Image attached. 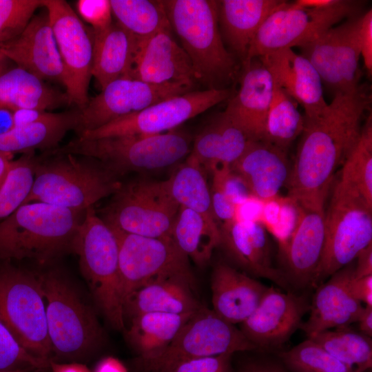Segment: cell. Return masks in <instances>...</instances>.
Returning a JSON list of instances; mask_svg holds the SVG:
<instances>
[{
    "mask_svg": "<svg viewBox=\"0 0 372 372\" xmlns=\"http://www.w3.org/2000/svg\"><path fill=\"white\" fill-rule=\"evenodd\" d=\"M340 178L372 205V119L362 127L359 139L344 162Z\"/></svg>",
    "mask_w": 372,
    "mask_h": 372,
    "instance_id": "obj_40",
    "label": "cell"
},
{
    "mask_svg": "<svg viewBox=\"0 0 372 372\" xmlns=\"http://www.w3.org/2000/svg\"><path fill=\"white\" fill-rule=\"evenodd\" d=\"M49 368L37 369H35V370L32 371V372H47V370Z\"/></svg>",
    "mask_w": 372,
    "mask_h": 372,
    "instance_id": "obj_59",
    "label": "cell"
},
{
    "mask_svg": "<svg viewBox=\"0 0 372 372\" xmlns=\"http://www.w3.org/2000/svg\"><path fill=\"white\" fill-rule=\"evenodd\" d=\"M324 247L313 286L351 264L372 244V205L340 178L324 212Z\"/></svg>",
    "mask_w": 372,
    "mask_h": 372,
    "instance_id": "obj_8",
    "label": "cell"
},
{
    "mask_svg": "<svg viewBox=\"0 0 372 372\" xmlns=\"http://www.w3.org/2000/svg\"><path fill=\"white\" fill-rule=\"evenodd\" d=\"M94 372H127V371L117 358L106 357L98 362Z\"/></svg>",
    "mask_w": 372,
    "mask_h": 372,
    "instance_id": "obj_52",
    "label": "cell"
},
{
    "mask_svg": "<svg viewBox=\"0 0 372 372\" xmlns=\"http://www.w3.org/2000/svg\"><path fill=\"white\" fill-rule=\"evenodd\" d=\"M192 90L178 84L154 85L129 76L121 77L90 98L86 106L80 111L81 121L76 135L96 130L158 102Z\"/></svg>",
    "mask_w": 372,
    "mask_h": 372,
    "instance_id": "obj_16",
    "label": "cell"
},
{
    "mask_svg": "<svg viewBox=\"0 0 372 372\" xmlns=\"http://www.w3.org/2000/svg\"><path fill=\"white\" fill-rule=\"evenodd\" d=\"M360 332L368 337L372 336V307L364 306L358 320Z\"/></svg>",
    "mask_w": 372,
    "mask_h": 372,
    "instance_id": "obj_54",
    "label": "cell"
},
{
    "mask_svg": "<svg viewBox=\"0 0 372 372\" xmlns=\"http://www.w3.org/2000/svg\"><path fill=\"white\" fill-rule=\"evenodd\" d=\"M353 296L364 306L372 307V275L353 278L351 282Z\"/></svg>",
    "mask_w": 372,
    "mask_h": 372,
    "instance_id": "obj_50",
    "label": "cell"
},
{
    "mask_svg": "<svg viewBox=\"0 0 372 372\" xmlns=\"http://www.w3.org/2000/svg\"><path fill=\"white\" fill-rule=\"evenodd\" d=\"M73 253L79 256L81 271L103 314L114 328L125 331L118 240L93 206L85 210Z\"/></svg>",
    "mask_w": 372,
    "mask_h": 372,
    "instance_id": "obj_7",
    "label": "cell"
},
{
    "mask_svg": "<svg viewBox=\"0 0 372 372\" xmlns=\"http://www.w3.org/2000/svg\"><path fill=\"white\" fill-rule=\"evenodd\" d=\"M319 285L310 304V314L300 328L308 338L326 330L355 322L364 307L353 295L351 282L354 265L343 267Z\"/></svg>",
    "mask_w": 372,
    "mask_h": 372,
    "instance_id": "obj_23",
    "label": "cell"
},
{
    "mask_svg": "<svg viewBox=\"0 0 372 372\" xmlns=\"http://www.w3.org/2000/svg\"><path fill=\"white\" fill-rule=\"evenodd\" d=\"M241 372H285L273 366L263 364H251L246 366Z\"/></svg>",
    "mask_w": 372,
    "mask_h": 372,
    "instance_id": "obj_58",
    "label": "cell"
},
{
    "mask_svg": "<svg viewBox=\"0 0 372 372\" xmlns=\"http://www.w3.org/2000/svg\"><path fill=\"white\" fill-rule=\"evenodd\" d=\"M180 206L172 198L167 180L136 179L122 183L99 216L110 227L135 235L171 237Z\"/></svg>",
    "mask_w": 372,
    "mask_h": 372,
    "instance_id": "obj_10",
    "label": "cell"
},
{
    "mask_svg": "<svg viewBox=\"0 0 372 372\" xmlns=\"http://www.w3.org/2000/svg\"><path fill=\"white\" fill-rule=\"evenodd\" d=\"M251 140L225 114L215 116L196 136L189 154L205 169L231 167Z\"/></svg>",
    "mask_w": 372,
    "mask_h": 372,
    "instance_id": "obj_29",
    "label": "cell"
},
{
    "mask_svg": "<svg viewBox=\"0 0 372 372\" xmlns=\"http://www.w3.org/2000/svg\"><path fill=\"white\" fill-rule=\"evenodd\" d=\"M49 368V362L28 352L0 320V372Z\"/></svg>",
    "mask_w": 372,
    "mask_h": 372,
    "instance_id": "obj_45",
    "label": "cell"
},
{
    "mask_svg": "<svg viewBox=\"0 0 372 372\" xmlns=\"http://www.w3.org/2000/svg\"><path fill=\"white\" fill-rule=\"evenodd\" d=\"M280 0L218 1L220 32L230 52L243 63L260 27Z\"/></svg>",
    "mask_w": 372,
    "mask_h": 372,
    "instance_id": "obj_28",
    "label": "cell"
},
{
    "mask_svg": "<svg viewBox=\"0 0 372 372\" xmlns=\"http://www.w3.org/2000/svg\"><path fill=\"white\" fill-rule=\"evenodd\" d=\"M355 8L350 1L339 0L333 6L321 8L282 1L260 27L243 63L282 48H302L352 15Z\"/></svg>",
    "mask_w": 372,
    "mask_h": 372,
    "instance_id": "obj_11",
    "label": "cell"
},
{
    "mask_svg": "<svg viewBox=\"0 0 372 372\" xmlns=\"http://www.w3.org/2000/svg\"><path fill=\"white\" fill-rule=\"evenodd\" d=\"M339 0H297L294 1L296 4L309 8H321L333 6Z\"/></svg>",
    "mask_w": 372,
    "mask_h": 372,
    "instance_id": "obj_57",
    "label": "cell"
},
{
    "mask_svg": "<svg viewBox=\"0 0 372 372\" xmlns=\"http://www.w3.org/2000/svg\"><path fill=\"white\" fill-rule=\"evenodd\" d=\"M110 228L118 244L123 304L134 291L154 282L181 278L194 284L189 258L171 237H146Z\"/></svg>",
    "mask_w": 372,
    "mask_h": 372,
    "instance_id": "obj_13",
    "label": "cell"
},
{
    "mask_svg": "<svg viewBox=\"0 0 372 372\" xmlns=\"http://www.w3.org/2000/svg\"><path fill=\"white\" fill-rule=\"evenodd\" d=\"M357 39L364 66L369 74L372 72V10L355 19Z\"/></svg>",
    "mask_w": 372,
    "mask_h": 372,
    "instance_id": "obj_49",
    "label": "cell"
},
{
    "mask_svg": "<svg viewBox=\"0 0 372 372\" xmlns=\"http://www.w3.org/2000/svg\"><path fill=\"white\" fill-rule=\"evenodd\" d=\"M232 93L230 87L192 90L158 102L96 130L83 132L78 137L99 138L167 132L229 99Z\"/></svg>",
    "mask_w": 372,
    "mask_h": 372,
    "instance_id": "obj_15",
    "label": "cell"
},
{
    "mask_svg": "<svg viewBox=\"0 0 372 372\" xmlns=\"http://www.w3.org/2000/svg\"><path fill=\"white\" fill-rule=\"evenodd\" d=\"M210 196L212 211L217 222L219 220L223 225L237 218L238 206L228 197L215 176H212Z\"/></svg>",
    "mask_w": 372,
    "mask_h": 372,
    "instance_id": "obj_48",
    "label": "cell"
},
{
    "mask_svg": "<svg viewBox=\"0 0 372 372\" xmlns=\"http://www.w3.org/2000/svg\"><path fill=\"white\" fill-rule=\"evenodd\" d=\"M44 0H0V45L17 37Z\"/></svg>",
    "mask_w": 372,
    "mask_h": 372,
    "instance_id": "obj_44",
    "label": "cell"
},
{
    "mask_svg": "<svg viewBox=\"0 0 372 372\" xmlns=\"http://www.w3.org/2000/svg\"><path fill=\"white\" fill-rule=\"evenodd\" d=\"M172 30L189 56L197 82L207 89L227 88L236 78V57L220 32L218 1H163Z\"/></svg>",
    "mask_w": 372,
    "mask_h": 372,
    "instance_id": "obj_3",
    "label": "cell"
},
{
    "mask_svg": "<svg viewBox=\"0 0 372 372\" xmlns=\"http://www.w3.org/2000/svg\"><path fill=\"white\" fill-rule=\"evenodd\" d=\"M301 207L289 197L277 196L262 203L260 221L278 240L282 249L295 230Z\"/></svg>",
    "mask_w": 372,
    "mask_h": 372,
    "instance_id": "obj_43",
    "label": "cell"
},
{
    "mask_svg": "<svg viewBox=\"0 0 372 372\" xmlns=\"http://www.w3.org/2000/svg\"><path fill=\"white\" fill-rule=\"evenodd\" d=\"M269 287L225 263L217 264L211 279L212 310L228 322H243Z\"/></svg>",
    "mask_w": 372,
    "mask_h": 372,
    "instance_id": "obj_26",
    "label": "cell"
},
{
    "mask_svg": "<svg viewBox=\"0 0 372 372\" xmlns=\"http://www.w3.org/2000/svg\"><path fill=\"white\" fill-rule=\"evenodd\" d=\"M85 214L41 202L22 205L0 222V261L30 259L46 265L73 253Z\"/></svg>",
    "mask_w": 372,
    "mask_h": 372,
    "instance_id": "obj_2",
    "label": "cell"
},
{
    "mask_svg": "<svg viewBox=\"0 0 372 372\" xmlns=\"http://www.w3.org/2000/svg\"><path fill=\"white\" fill-rule=\"evenodd\" d=\"M191 136L177 129L149 135L78 137L50 154L83 155L99 161L117 177L170 167L191 152Z\"/></svg>",
    "mask_w": 372,
    "mask_h": 372,
    "instance_id": "obj_6",
    "label": "cell"
},
{
    "mask_svg": "<svg viewBox=\"0 0 372 372\" xmlns=\"http://www.w3.org/2000/svg\"><path fill=\"white\" fill-rule=\"evenodd\" d=\"M231 169L261 203L279 196L290 173L287 152L261 140L251 141Z\"/></svg>",
    "mask_w": 372,
    "mask_h": 372,
    "instance_id": "obj_25",
    "label": "cell"
},
{
    "mask_svg": "<svg viewBox=\"0 0 372 372\" xmlns=\"http://www.w3.org/2000/svg\"><path fill=\"white\" fill-rule=\"evenodd\" d=\"M45 302L50 361L80 362L103 344V330L92 309L57 269L37 273Z\"/></svg>",
    "mask_w": 372,
    "mask_h": 372,
    "instance_id": "obj_5",
    "label": "cell"
},
{
    "mask_svg": "<svg viewBox=\"0 0 372 372\" xmlns=\"http://www.w3.org/2000/svg\"><path fill=\"white\" fill-rule=\"evenodd\" d=\"M232 354H222L178 362L165 372H230Z\"/></svg>",
    "mask_w": 372,
    "mask_h": 372,
    "instance_id": "obj_47",
    "label": "cell"
},
{
    "mask_svg": "<svg viewBox=\"0 0 372 372\" xmlns=\"http://www.w3.org/2000/svg\"><path fill=\"white\" fill-rule=\"evenodd\" d=\"M240 87L230 97L225 114L251 141L262 139L273 82L258 58L242 64Z\"/></svg>",
    "mask_w": 372,
    "mask_h": 372,
    "instance_id": "obj_24",
    "label": "cell"
},
{
    "mask_svg": "<svg viewBox=\"0 0 372 372\" xmlns=\"http://www.w3.org/2000/svg\"><path fill=\"white\" fill-rule=\"evenodd\" d=\"M0 320L28 352L50 362L45 302L37 273L0 261Z\"/></svg>",
    "mask_w": 372,
    "mask_h": 372,
    "instance_id": "obj_9",
    "label": "cell"
},
{
    "mask_svg": "<svg viewBox=\"0 0 372 372\" xmlns=\"http://www.w3.org/2000/svg\"><path fill=\"white\" fill-rule=\"evenodd\" d=\"M220 243L229 258L246 273L287 287L284 272L271 261L270 246L264 225L259 221L237 217L220 226Z\"/></svg>",
    "mask_w": 372,
    "mask_h": 372,
    "instance_id": "obj_21",
    "label": "cell"
},
{
    "mask_svg": "<svg viewBox=\"0 0 372 372\" xmlns=\"http://www.w3.org/2000/svg\"><path fill=\"white\" fill-rule=\"evenodd\" d=\"M300 48L322 83L334 94L351 92L360 86V50L355 19L331 27Z\"/></svg>",
    "mask_w": 372,
    "mask_h": 372,
    "instance_id": "obj_17",
    "label": "cell"
},
{
    "mask_svg": "<svg viewBox=\"0 0 372 372\" xmlns=\"http://www.w3.org/2000/svg\"><path fill=\"white\" fill-rule=\"evenodd\" d=\"M34 152L13 160L8 176L0 188V222L21 206L31 190Z\"/></svg>",
    "mask_w": 372,
    "mask_h": 372,
    "instance_id": "obj_41",
    "label": "cell"
},
{
    "mask_svg": "<svg viewBox=\"0 0 372 372\" xmlns=\"http://www.w3.org/2000/svg\"><path fill=\"white\" fill-rule=\"evenodd\" d=\"M0 52L39 79L63 84V65L46 10L34 15L17 37L0 45Z\"/></svg>",
    "mask_w": 372,
    "mask_h": 372,
    "instance_id": "obj_20",
    "label": "cell"
},
{
    "mask_svg": "<svg viewBox=\"0 0 372 372\" xmlns=\"http://www.w3.org/2000/svg\"><path fill=\"white\" fill-rule=\"evenodd\" d=\"M193 313H145L135 316L125 330L127 340L141 359L149 358L173 340Z\"/></svg>",
    "mask_w": 372,
    "mask_h": 372,
    "instance_id": "obj_34",
    "label": "cell"
},
{
    "mask_svg": "<svg viewBox=\"0 0 372 372\" xmlns=\"http://www.w3.org/2000/svg\"><path fill=\"white\" fill-rule=\"evenodd\" d=\"M92 33V76L96 80L102 90L113 81L129 76L138 41L116 21L103 30Z\"/></svg>",
    "mask_w": 372,
    "mask_h": 372,
    "instance_id": "obj_31",
    "label": "cell"
},
{
    "mask_svg": "<svg viewBox=\"0 0 372 372\" xmlns=\"http://www.w3.org/2000/svg\"><path fill=\"white\" fill-rule=\"evenodd\" d=\"M280 357L294 372H358L311 338L283 352Z\"/></svg>",
    "mask_w": 372,
    "mask_h": 372,
    "instance_id": "obj_42",
    "label": "cell"
},
{
    "mask_svg": "<svg viewBox=\"0 0 372 372\" xmlns=\"http://www.w3.org/2000/svg\"><path fill=\"white\" fill-rule=\"evenodd\" d=\"M371 96L363 86L334 94L319 116L304 118V128L287 183L288 197L300 207L324 210L336 169L358 142Z\"/></svg>",
    "mask_w": 372,
    "mask_h": 372,
    "instance_id": "obj_1",
    "label": "cell"
},
{
    "mask_svg": "<svg viewBox=\"0 0 372 372\" xmlns=\"http://www.w3.org/2000/svg\"><path fill=\"white\" fill-rule=\"evenodd\" d=\"M137 41L129 77L150 84H178L193 88L197 81L192 63L175 40L171 26Z\"/></svg>",
    "mask_w": 372,
    "mask_h": 372,
    "instance_id": "obj_19",
    "label": "cell"
},
{
    "mask_svg": "<svg viewBox=\"0 0 372 372\" xmlns=\"http://www.w3.org/2000/svg\"><path fill=\"white\" fill-rule=\"evenodd\" d=\"M71 105L65 92L52 87L19 68L0 73V109L52 111Z\"/></svg>",
    "mask_w": 372,
    "mask_h": 372,
    "instance_id": "obj_33",
    "label": "cell"
},
{
    "mask_svg": "<svg viewBox=\"0 0 372 372\" xmlns=\"http://www.w3.org/2000/svg\"><path fill=\"white\" fill-rule=\"evenodd\" d=\"M116 22L137 41L170 26L163 1L110 0Z\"/></svg>",
    "mask_w": 372,
    "mask_h": 372,
    "instance_id": "obj_38",
    "label": "cell"
},
{
    "mask_svg": "<svg viewBox=\"0 0 372 372\" xmlns=\"http://www.w3.org/2000/svg\"><path fill=\"white\" fill-rule=\"evenodd\" d=\"M13 126V112L9 110L0 109V135L8 132Z\"/></svg>",
    "mask_w": 372,
    "mask_h": 372,
    "instance_id": "obj_56",
    "label": "cell"
},
{
    "mask_svg": "<svg viewBox=\"0 0 372 372\" xmlns=\"http://www.w3.org/2000/svg\"><path fill=\"white\" fill-rule=\"evenodd\" d=\"M80 121L81 112L76 108L63 112H50L39 121L14 125L0 135V152L14 155L53 150L60 146L68 132H78Z\"/></svg>",
    "mask_w": 372,
    "mask_h": 372,
    "instance_id": "obj_30",
    "label": "cell"
},
{
    "mask_svg": "<svg viewBox=\"0 0 372 372\" xmlns=\"http://www.w3.org/2000/svg\"><path fill=\"white\" fill-rule=\"evenodd\" d=\"M33 172L32 186L23 204L41 202L85 211L114 194L122 184L99 161L83 155L35 154Z\"/></svg>",
    "mask_w": 372,
    "mask_h": 372,
    "instance_id": "obj_4",
    "label": "cell"
},
{
    "mask_svg": "<svg viewBox=\"0 0 372 372\" xmlns=\"http://www.w3.org/2000/svg\"><path fill=\"white\" fill-rule=\"evenodd\" d=\"M63 68V85L70 104L82 110L87 104L92 77L93 38L65 0H44Z\"/></svg>",
    "mask_w": 372,
    "mask_h": 372,
    "instance_id": "obj_14",
    "label": "cell"
},
{
    "mask_svg": "<svg viewBox=\"0 0 372 372\" xmlns=\"http://www.w3.org/2000/svg\"><path fill=\"white\" fill-rule=\"evenodd\" d=\"M194 284L181 278L154 282L134 291L123 304L124 316L130 319L145 313L186 314L203 306L194 296Z\"/></svg>",
    "mask_w": 372,
    "mask_h": 372,
    "instance_id": "obj_32",
    "label": "cell"
},
{
    "mask_svg": "<svg viewBox=\"0 0 372 372\" xmlns=\"http://www.w3.org/2000/svg\"><path fill=\"white\" fill-rule=\"evenodd\" d=\"M32 371L34 370L23 369V370H17V371H6V372H32Z\"/></svg>",
    "mask_w": 372,
    "mask_h": 372,
    "instance_id": "obj_60",
    "label": "cell"
},
{
    "mask_svg": "<svg viewBox=\"0 0 372 372\" xmlns=\"http://www.w3.org/2000/svg\"><path fill=\"white\" fill-rule=\"evenodd\" d=\"M309 307L304 296L269 287L254 312L241 323L240 330L257 348L276 347L301 327Z\"/></svg>",
    "mask_w": 372,
    "mask_h": 372,
    "instance_id": "obj_18",
    "label": "cell"
},
{
    "mask_svg": "<svg viewBox=\"0 0 372 372\" xmlns=\"http://www.w3.org/2000/svg\"><path fill=\"white\" fill-rule=\"evenodd\" d=\"M171 238L188 258L203 266L210 260L215 248L220 246V231L195 211L180 207Z\"/></svg>",
    "mask_w": 372,
    "mask_h": 372,
    "instance_id": "obj_35",
    "label": "cell"
},
{
    "mask_svg": "<svg viewBox=\"0 0 372 372\" xmlns=\"http://www.w3.org/2000/svg\"><path fill=\"white\" fill-rule=\"evenodd\" d=\"M354 278H360L372 275V244L363 249L355 258Z\"/></svg>",
    "mask_w": 372,
    "mask_h": 372,
    "instance_id": "obj_51",
    "label": "cell"
},
{
    "mask_svg": "<svg viewBox=\"0 0 372 372\" xmlns=\"http://www.w3.org/2000/svg\"><path fill=\"white\" fill-rule=\"evenodd\" d=\"M257 58L271 74L274 85L304 108L305 118L324 111L328 103L323 96L321 79L305 56L285 48Z\"/></svg>",
    "mask_w": 372,
    "mask_h": 372,
    "instance_id": "obj_22",
    "label": "cell"
},
{
    "mask_svg": "<svg viewBox=\"0 0 372 372\" xmlns=\"http://www.w3.org/2000/svg\"><path fill=\"white\" fill-rule=\"evenodd\" d=\"M257 347L212 309L202 307L189 318L173 340L153 357L141 359L145 372H165L183 361L234 354Z\"/></svg>",
    "mask_w": 372,
    "mask_h": 372,
    "instance_id": "obj_12",
    "label": "cell"
},
{
    "mask_svg": "<svg viewBox=\"0 0 372 372\" xmlns=\"http://www.w3.org/2000/svg\"><path fill=\"white\" fill-rule=\"evenodd\" d=\"M304 128V117L298 110V103L273 83L261 141L287 152L291 144L302 134Z\"/></svg>",
    "mask_w": 372,
    "mask_h": 372,
    "instance_id": "obj_37",
    "label": "cell"
},
{
    "mask_svg": "<svg viewBox=\"0 0 372 372\" xmlns=\"http://www.w3.org/2000/svg\"><path fill=\"white\" fill-rule=\"evenodd\" d=\"M14 155L0 152V188L10 171Z\"/></svg>",
    "mask_w": 372,
    "mask_h": 372,
    "instance_id": "obj_55",
    "label": "cell"
},
{
    "mask_svg": "<svg viewBox=\"0 0 372 372\" xmlns=\"http://www.w3.org/2000/svg\"><path fill=\"white\" fill-rule=\"evenodd\" d=\"M169 192L180 207L203 217L211 226L220 228L214 215L206 172L190 155L167 180Z\"/></svg>",
    "mask_w": 372,
    "mask_h": 372,
    "instance_id": "obj_36",
    "label": "cell"
},
{
    "mask_svg": "<svg viewBox=\"0 0 372 372\" xmlns=\"http://www.w3.org/2000/svg\"><path fill=\"white\" fill-rule=\"evenodd\" d=\"M49 368L52 372H91L90 369L81 362H56L50 361Z\"/></svg>",
    "mask_w": 372,
    "mask_h": 372,
    "instance_id": "obj_53",
    "label": "cell"
},
{
    "mask_svg": "<svg viewBox=\"0 0 372 372\" xmlns=\"http://www.w3.org/2000/svg\"><path fill=\"white\" fill-rule=\"evenodd\" d=\"M76 6L77 14L92 26V32L103 30L113 22L110 1L78 0Z\"/></svg>",
    "mask_w": 372,
    "mask_h": 372,
    "instance_id": "obj_46",
    "label": "cell"
},
{
    "mask_svg": "<svg viewBox=\"0 0 372 372\" xmlns=\"http://www.w3.org/2000/svg\"><path fill=\"white\" fill-rule=\"evenodd\" d=\"M309 338L358 372H364L371 368V339L360 332L346 327L326 330Z\"/></svg>",
    "mask_w": 372,
    "mask_h": 372,
    "instance_id": "obj_39",
    "label": "cell"
},
{
    "mask_svg": "<svg viewBox=\"0 0 372 372\" xmlns=\"http://www.w3.org/2000/svg\"><path fill=\"white\" fill-rule=\"evenodd\" d=\"M324 210L301 207L298 225L281 249L287 276L300 286L312 285L325 243Z\"/></svg>",
    "mask_w": 372,
    "mask_h": 372,
    "instance_id": "obj_27",
    "label": "cell"
}]
</instances>
